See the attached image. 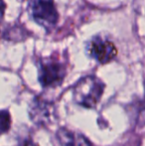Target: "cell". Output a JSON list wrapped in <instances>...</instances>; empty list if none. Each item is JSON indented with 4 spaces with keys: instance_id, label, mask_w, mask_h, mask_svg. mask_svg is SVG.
<instances>
[{
    "instance_id": "6da1fadb",
    "label": "cell",
    "mask_w": 145,
    "mask_h": 146,
    "mask_svg": "<svg viewBox=\"0 0 145 146\" xmlns=\"http://www.w3.org/2000/svg\"><path fill=\"white\" fill-rule=\"evenodd\" d=\"M105 92V84L95 76L81 79L73 88V100L79 106L93 108L99 102Z\"/></svg>"
},
{
    "instance_id": "7a4b0ae2",
    "label": "cell",
    "mask_w": 145,
    "mask_h": 146,
    "mask_svg": "<svg viewBox=\"0 0 145 146\" xmlns=\"http://www.w3.org/2000/svg\"><path fill=\"white\" fill-rule=\"evenodd\" d=\"M28 9L32 19L45 30L51 31L59 21V13L54 0H29Z\"/></svg>"
},
{
    "instance_id": "3957f363",
    "label": "cell",
    "mask_w": 145,
    "mask_h": 146,
    "mask_svg": "<svg viewBox=\"0 0 145 146\" xmlns=\"http://www.w3.org/2000/svg\"><path fill=\"white\" fill-rule=\"evenodd\" d=\"M39 83L43 88H56L62 85L67 70L64 63L57 59H42L38 63Z\"/></svg>"
},
{
    "instance_id": "277c9868",
    "label": "cell",
    "mask_w": 145,
    "mask_h": 146,
    "mask_svg": "<svg viewBox=\"0 0 145 146\" xmlns=\"http://www.w3.org/2000/svg\"><path fill=\"white\" fill-rule=\"evenodd\" d=\"M87 53L99 64H107L117 54L114 44L107 38L95 37L87 45Z\"/></svg>"
},
{
    "instance_id": "5b68a950",
    "label": "cell",
    "mask_w": 145,
    "mask_h": 146,
    "mask_svg": "<svg viewBox=\"0 0 145 146\" xmlns=\"http://www.w3.org/2000/svg\"><path fill=\"white\" fill-rule=\"evenodd\" d=\"M53 114V106L42 98H35L29 108V115L33 122L42 126L51 120Z\"/></svg>"
},
{
    "instance_id": "8992f818",
    "label": "cell",
    "mask_w": 145,
    "mask_h": 146,
    "mask_svg": "<svg viewBox=\"0 0 145 146\" xmlns=\"http://www.w3.org/2000/svg\"><path fill=\"white\" fill-rule=\"evenodd\" d=\"M57 138L61 146H93L89 139L83 134L67 128H60L57 132Z\"/></svg>"
},
{
    "instance_id": "52a82bcc",
    "label": "cell",
    "mask_w": 145,
    "mask_h": 146,
    "mask_svg": "<svg viewBox=\"0 0 145 146\" xmlns=\"http://www.w3.org/2000/svg\"><path fill=\"white\" fill-rule=\"evenodd\" d=\"M0 126H1L2 133H5L9 131L10 127H11V116H10L9 112L7 110H2L0 113Z\"/></svg>"
},
{
    "instance_id": "ba28073f",
    "label": "cell",
    "mask_w": 145,
    "mask_h": 146,
    "mask_svg": "<svg viewBox=\"0 0 145 146\" xmlns=\"http://www.w3.org/2000/svg\"><path fill=\"white\" fill-rule=\"evenodd\" d=\"M22 146H38V145L33 143V141L31 140H25L23 142V144H22Z\"/></svg>"
},
{
    "instance_id": "9c48e42d",
    "label": "cell",
    "mask_w": 145,
    "mask_h": 146,
    "mask_svg": "<svg viewBox=\"0 0 145 146\" xmlns=\"http://www.w3.org/2000/svg\"><path fill=\"white\" fill-rule=\"evenodd\" d=\"M144 102H145V100H144Z\"/></svg>"
}]
</instances>
